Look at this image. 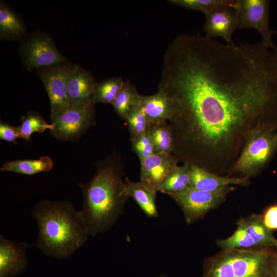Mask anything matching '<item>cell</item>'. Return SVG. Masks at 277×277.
<instances>
[{"instance_id":"33","label":"cell","mask_w":277,"mask_h":277,"mask_svg":"<svg viewBox=\"0 0 277 277\" xmlns=\"http://www.w3.org/2000/svg\"><path fill=\"white\" fill-rule=\"evenodd\" d=\"M273 272L274 277H277V255L273 265Z\"/></svg>"},{"instance_id":"7","label":"cell","mask_w":277,"mask_h":277,"mask_svg":"<svg viewBox=\"0 0 277 277\" xmlns=\"http://www.w3.org/2000/svg\"><path fill=\"white\" fill-rule=\"evenodd\" d=\"M235 188L228 186L214 191H206L191 187L168 195L181 208L186 224L190 225L224 202L227 195Z\"/></svg>"},{"instance_id":"29","label":"cell","mask_w":277,"mask_h":277,"mask_svg":"<svg viewBox=\"0 0 277 277\" xmlns=\"http://www.w3.org/2000/svg\"><path fill=\"white\" fill-rule=\"evenodd\" d=\"M131 142L132 149L140 162L154 153L153 145L148 131Z\"/></svg>"},{"instance_id":"31","label":"cell","mask_w":277,"mask_h":277,"mask_svg":"<svg viewBox=\"0 0 277 277\" xmlns=\"http://www.w3.org/2000/svg\"><path fill=\"white\" fill-rule=\"evenodd\" d=\"M265 225L270 230H277V205L268 207L262 216Z\"/></svg>"},{"instance_id":"4","label":"cell","mask_w":277,"mask_h":277,"mask_svg":"<svg viewBox=\"0 0 277 277\" xmlns=\"http://www.w3.org/2000/svg\"><path fill=\"white\" fill-rule=\"evenodd\" d=\"M271 248L222 250L204 261L203 277H274Z\"/></svg>"},{"instance_id":"27","label":"cell","mask_w":277,"mask_h":277,"mask_svg":"<svg viewBox=\"0 0 277 277\" xmlns=\"http://www.w3.org/2000/svg\"><path fill=\"white\" fill-rule=\"evenodd\" d=\"M168 2L187 9L200 11L205 15L221 6L234 5L236 0H170Z\"/></svg>"},{"instance_id":"18","label":"cell","mask_w":277,"mask_h":277,"mask_svg":"<svg viewBox=\"0 0 277 277\" xmlns=\"http://www.w3.org/2000/svg\"><path fill=\"white\" fill-rule=\"evenodd\" d=\"M253 239L256 247L268 248L275 247L277 239L272 231L264 224L263 217L259 214H252L238 221Z\"/></svg>"},{"instance_id":"21","label":"cell","mask_w":277,"mask_h":277,"mask_svg":"<svg viewBox=\"0 0 277 277\" xmlns=\"http://www.w3.org/2000/svg\"><path fill=\"white\" fill-rule=\"evenodd\" d=\"M53 163L48 156H42L34 160H17L6 162L1 167V171H6L32 175L40 172H49Z\"/></svg>"},{"instance_id":"35","label":"cell","mask_w":277,"mask_h":277,"mask_svg":"<svg viewBox=\"0 0 277 277\" xmlns=\"http://www.w3.org/2000/svg\"><path fill=\"white\" fill-rule=\"evenodd\" d=\"M275 33L276 34V36H277V31L275 32Z\"/></svg>"},{"instance_id":"12","label":"cell","mask_w":277,"mask_h":277,"mask_svg":"<svg viewBox=\"0 0 277 277\" xmlns=\"http://www.w3.org/2000/svg\"><path fill=\"white\" fill-rule=\"evenodd\" d=\"M141 162L140 181L146 186L159 191V188L179 161L173 154L154 153Z\"/></svg>"},{"instance_id":"11","label":"cell","mask_w":277,"mask_h":277,"mask_svg":"<svg viewBox=\"0 0 277 277\" xmlns=\"http://www.w3.org/2000/svg\"><path fill=\"white\" fill-rule=\"evenodd\" d=\"M234 5L221 6L205 14L203 29L205 36L215 38L222 37L227 44L233 43L234 31L239 28V18Z\"/></svg>"},{"instance_id":"32","label":"cell","mask_w":277,"mask_h":277,"mask_svg":"<svg viewBox=\"0 0 277 277\" xmlns=\"http://www.w3.org/2000/svg\"><path fill=\"white\" fill-rule=\"evenodd\" d=\"M271 49L272 50V51L271 52H272L273 57L277 65V46L274 44V45L273 46Z\"/></svg>"},{"instance_id":"25","label":"cell","mask_w":277,"mask_h":277,"mask_svg":"<svg viewBox=\"0 0 277 277\" xmlns=\"http://www.w3.org/2000/svg\"><path fill=\"white\" fill-rule=\"evenodd\" d=\"M21 125L18 126L20 138L27 142L31 141V136L34 132L42 133L47 129L53 130V125L46 123L37 112L30 111L21 118Z\"/></svg>"},{"instance_id":"3","label":"cell","mask_w":277,"mask_h":277,"mask_svg":"<svg viewBox=\"0 0 277 277\" xmlns=\"http://www.w3.org/2000/svg\"><path fill=\"white\" fill-rule=\"evenodd\" d=\"M32 215L38 227L36 245L48 256L67 259L88 239L89 233L81 210L67 200L41 201Z\"/></svg>"},{"instance_id":"30","label":"cell","mask_w":277,"mask_h":277,"mask_svg":"<svg viewBox=\"0 0 277 277\" xmlns=\"http://www.w3.org/2000/svg\"><path fill=\"white\" fill-rule=\"evenodd\" d=\"M18 138H20L18 127L10 125L8 123L1 121L0 139L10 143H16Z\"/></svg>"},{"instance_id":"8","label":"cell","mask_w":277,"mask_h":277,"mask_svg":"<svg viewBox=\"0 0 277 277\" xmlns=\"http://www.w3.org/2000/svg\"><path fill=\"white\" fill-rule=\"evenodd\" d=\"M50 120L54 126L50 131L53 136L63 141L75 140L94 125V104L70 105L50 115Z\"/></svg>"},{"instance_id":"5","label":"cell","mask_w":277,"mask_h":277,"mask_svg":"<svg viewBox=\"0 0 277 277\" xmlns=\"http://www.w3.org/2000/svg\"><path fill=\"white\" fill-rule=\"evenodd\" d=\"M277 152V126L257 131L245 143L227 175L254 177L266 168Z\"/></svg>"},{"instance_id":"34","label":"cell","mask_w":277,"mask_h":277,"mask_svg":"<svg viewBox=\"0 0 277 277\" xmlns=\"http://www.w3.org/2000/svg\"><path fill=\"white\" fill-rule=\"evenodd\" d=\"M275 248H276V252H277V243H276V246H275Z\"/></svg>"},{"instance_id":"26","label":"cell","mask_w":277,"mask_h":277,"mask_svg":"<svg viewBox=\"0 0 277 277\" xmlns=\"http://www.w3.org/2000/svg\"><path fill=\"white\" fill-rule=\"evenodd\" d=\"M216 243L222 250L257 248L252 238L238 222L237 228L231 236L217 240Z\"/></svg>"},{"instance_id":"1","label":"cell","mask_w":277,"mask_h":277,"mask_svg":"<svg viewBox=\"0 0 277 277\" xmlns=\"http://www.w3.org/2000/svg\"><path fill=\"white\" fill-rule=\"evenodd\" d=\"M158 90L170 99L173 154L223 175L256 131L277 126V65L262 42L180 34L166 49Z\"/></svg>"},{"instance_id":"24","label":"cell","mask_w":277,"mask_h":277,"mask_svg":"<svg viewBox=\"0 0 277 277\" xmlns=\"http://www.w3.org/2000/svg\"><path fill=\"white\" fill-rule=\"evenodd\" d=\"M124 81L121 76H114L96 83L92 102L112 105L120 91Z\"/></svg>"},{"instance_id":"6","label":"cell","mask_w":277,"mask_h":277,"mask_svg":"<svg viewBox=\"0 0 277 277\" xmlns=\"http://www.w3.org/2000/svg\"><path fill=\"white\" fill-rule=\"evenodd\" d=\"M18 54L29 71L67 62L57 49L51 36L36 31L21 39Z\"/></svg>"},{"instance_id":"16","label":"cell","mask_w":277,"mask_h":277,"mask_svg":"<svg viewBox=\"0 0 277 277\" xmlns=\"http://www.w3.org/2000/svg\"><path fill=\"white\" fill-rule=\"evenodd\" d=\"M140 106L151 125L168 122L172 113L170 99L159 90L153 94L142 95Z\"/></svg>"},{"instance_id":"20","label":"cell","mask_w":277,"mask_h":277,"mask_svg":"<svg viewBox=\"0 0 277 277\" xmlns=\"http://www.w3.org/2000/svg\"><path fill=\"white\" fill-rule=\"evenodd\" d=\"M192 187L191 165H176L161 184L159 191L166 193H178Z\"/></svg>"},{"instance_id":"17","label":"cell","mask_w":277,"mask_h":277,"mask_svg":"<svg viewBox=\"0 0 277 277\" xmlns=\"http://www.w3.org/2000/svg\"><path fill=\"white\" fill-rule=\"evenodd\" d=\"M125 192L129 198L133 199L148 217L158 216L156 206L157 191L146 186L141 182H133L127 177L125 181Z\"/></svg>"},{"instance_id":"23","label":"cell","mask_w":277,"mask_h":277,"mask_svg":"<svg viewBox=\"0 0 277 277\" xmlns=\"http://www.w3.org/2000/svg\"><path fill=\"white\" fill-rule=\"evenodd\" d=\"M152 141L154 153L172 154L174 148V136L168 122L151 124L148 130Z\"/></svg>"},{"instance_id":"28","label":"cell","mask_w":277,"mask_h":277,"mask_svg":"<svg viewBox=\"0 0 277 277\" xmlns=\"http://www.w3.org/2000/svg\"><path fill=\"white\" fill-rule=\"evenodd\" d=\"M125 120L128 125L131 141L147 132L151 125L140 106L133 109Z\"/></svg>"},{"instance_id":"15","label":"cell","mask_w":277,"mask_h":277,"mask_svg":"<svg viewBox=\"0 0 277 277\" xmlns=\"http://www.w3.org/2000/svg\"><path fill=\"white\" fill-rule=\"evenodd\" d=\"M191 176L192 187L206 191H214L232 185L245 187L250 184V179L248 177L223 176L192 165Z\"/></svg>"},{"instance_id":"14","label":"cell","mask_w":277,"mask_h":277,"mask_svg":"<svg viewBox=\"0 0 277 277\" xmlns=\"http://www.w3.org/2000/svg\"><path fill=\"white\" fill-rule=\"evenodd\" d=\"M95 84L93 76L89 71L73 65L67 81L69 105L81 106L93 103L92 99Z\"/></svg>"},{"instance_id":"22","label":"cell","mask_w":277,"mask_h":277,"mask_svg":"<svg viewBox=\"0 0 277 277\" xmlns=\"http://www.w3.org/2000/svg\"><path fill=\"white\" fill-rule=\"evenodd\" d=\"M142 95L135 86L127 80L124 81L116 98L112 105L115 112L123 120L135 108L141 105Z\"/></svg>"},{"instance_id":"9","label":"cell","mask_w":277,"mask_h":277,"mask_svg":"<svg viewBox=\"0 0 277 277\" xmlns=\"http://www.w3.org/2000/svg\"><path fill=\"white\" fill-rule=\"evenodd\" d=\"M270 1L268 0H236L235 8L239 18V28L254 29L262 37V43L271 49L275 33L269 22Z\"/></svg>"},{"instance_id":"2","label":"cell","mask_w":277,"mask_h":277,"mask_svg":"<svg viewBox=\"0 0 277 277\" xmlns=\"http://www.w3.org/2000/svg\"><path fill=\"white\" fill-rule=\"evenodd\" d=\"M88 182L80 184L83 194L82 216L89 235L109 230L124 211L129 197L123 180L124 165L115 152L99 162Z\"/></svg>"},{"instance_id":"19","label":"cell","mask_w":277,"mask_h":277,"mask_svg":"<svg viewBox=\"0 0 277 277\" xmlns=\"http://www.w3.org/2000/svg\"><path fill=\"white\" fill-rule=\"evenodd\" d=\"M22 20L4 3L0 4V38L2 40L17 41L26 36Z\"/></svg>"},{"instance_id":"10","label":"cell","mask_w":277,"mask_h":277,"mask_svg":"<svg viewBox=\"0 0 277 277\" xmlns=\"http://www.w3.org/2000/svg\"><path fill=\"white\" fill-rule=\"evenodd\" d=\"M72 66L73 64L66 62L36 69L49 98L50 115L61 112L70 106L67 81Z\"/></svg>"},{"instance_id":"13","label":"cell","mask_w":277,"mask_h":277,"mask_svg":"<svg viewBox=\"0 0 277 277\" xmlns=\"http://www.w3.org/2000/svg\"><path fill=\"white\" fill-rule=\"evenodd\" d=\"M26 242H15L0 235V277L22 273L27 267Z\"/></svg>"}]
</instances>
